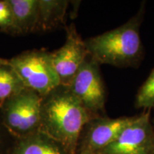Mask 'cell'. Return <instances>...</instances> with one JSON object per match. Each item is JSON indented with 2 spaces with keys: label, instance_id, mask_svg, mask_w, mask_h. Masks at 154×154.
<instances>
[{
  "label": "cell",
  "instance_id": "obj_15",
  "mask_svg": "<svg viewBox=\"0 0 154 154\" xmlns=\"http://www.w3.org/2000/svg\"><path fill=\"white\" fill-rule=\"evenodd\" d=\"M8 63H9V59H3V58L0 57V66L8 64Z\"/></svg>",
  "mask_w": 154,
  "mask_h": 154
},
{
  "label": "cell",
  "instance_id": "obj_16",
  "mask_svg": "<svg viewBox=\"0 0 154 154\" xmlns=\"http://www.w3.org/2000/svg\"><path fill=\"white\" fill-rule=\"evenodd\" d=\"M149 154H154V138H153V143H152L151 149V151H150Z\"/></svg>",
  "mask_w": 154,
  "mask_h": 154
},
{
  "label": "cell",
  "instance_id": "obj_5",
  "mask_svg": "<svg viewBox=\"0 0 154 154\" xmlns=\"http://www.w3.org/2000/svg\"><path fill=\"white\" fill-rule=\"evenodd\" d=\"M99 66L88 54L68 86L86 110L95 116H104L106 101V90Z\"/></svg>",
  "mask_w": 154,
  "mask_h": 154
},
{
  "label": "cell",
  "instance_id": "obj_18",
  "mask_svg": "<svg viewBox=\"0 0 154 154\" xmlns=\"http://www.w3.org/2000/svg\"><path fill=\"white\" fill-rule=\"evenodd\" d=\"M153 127H154V120H153Z\"/></svg>",
  "mask_w": 154,
  "mask_h": 154
},
{
  "label": "cell",
  "instance_id": "obj_13",
  "mask_svg": "<svg viewBox=\"0 0 154 154\" xmlns=\"http://www.w3.org/2000/svg\"><path fill=\"white\" fill-rule=\"evenodd\" d=\"M135 106L144 110L154 108V69L138 88L135 99Z\"/></svg>",
  "mask_w": 154,
  "mask_h": 154
},
{
  "label": "cell",
  "instance_id": "obj_17",
  "mask_svg": "<svg viewBox=\"0 0 154 154\" xmlns=\"http://www.w3.org/2000/svg\"><path fill=\"white\" fill-rule=\"evenodd\" d=\"M79 154H95V153H88V152L82 151V152H79Z\"/></svg>",
  "mask_w": 154,
  "mask_h": 154
},
{
  "label": "cell",
  "instance_id": "obj_11",
  "mask_svg": "<svg viewBox=\"0 0 154 154\" xmlns=\"http://www.w3.org/2000/svg\"><path fill=\"white\" fill-rule=\"evenodd\" d=\"M12 10L16 34L38 31L37 0H8Z\"/></svg>",
  "mask_w": 154,
  "mask_h": 154
},
{
  "label": "cell",
  "instance_id": "obj_6",
  "mask_svg": "<svg viewBox=\"0 0 154 154\" xmlns=\"http://www.w3.org/2000/svg\"><path fill=\"white\" fill-rule=\"evenodd\" d=\"M136 117L137 115L111 119L99 116L91 119L83 128L77 151L99 154L112 143Z\"/></svg>",
  "mask_w": 154,
  "mask_h": 154
},
{
  "label": "cell",
  "instance_id": "obj_4",
  "mask_svg": "<svg viewBox=\"0 0 154 154\" xmlns=\"http://www.w3.org/2000/svg\"><path fill=\"white\" fill-rule=\"evenodd\" d=\"M43 97L24 88L2 104L4 124L21 138L38 131L41 123Z\"/></svg>",
  "mask_w": 154,
  "mask_h": 154
},
{
  "label": "cell",
  "instance_id": "obj_1",
  "mask_svg": "<svg viewBox=\"0 0 154 154\" xmlns=\"http://www.w3.org/2000/svg\"><path fill=\"white\" fill-rule=\"evenodd\" d=\"M94 117L68 86L60 85L43 97L38 131L62 146L69 154H76L83 128Z\"/></svg>",
  "mask_w": 154,
  "mask_h": 154
},
{
  "label": "cell",
  "instance_id": "obj_8",
  "mask_svg": "<svg viewBox=\"0 0 154 154\" xmlns=\"http://www.w3.org/2000/svg\"><path fill=\"white\" fill-rule=\"evenodd\" d=\"M66 42L59 49L51 52L53 66L61 85L69 86L82 64L88 56L85 42L74 24L66 27Z\"/></svg>",
  "mask_w": 154,
  "mask_h": 154
},
{
  "label": "cell",
  "instance_id": "obj_10",
  "mask_svg": "<svg viewBox=\"0 0 154 154\" xmlns=\"http://www.w3.org/2000/svg\"><path fill=\"white\" fill-rule=\"evenodd\" d=\"M69 2L37 0L38 31H51L64 24Z\"/></svg>",
  "mask_w": 154,
  "mask_h": 154
},
{
  "label": "cell",
  "instance_id": "obj_12",
  "mask_svg": "<svg viewBox=\"0 0 154 154\" xmlns=\"http://www.w3.org/2000/svg\"><path fill=\"white\" fill-rule=\"evenodd\" d=\"M24 84L10 65L0 66V103L24 90Z\"/></svg>",
  "mask_w": 154,
  "mask_h": 154
},
{
  "label": "cell",
  "instance_id": "obj_14",
  "mask_svg": "<svg viewBox=\"0 0 154 154\" xmlns=\"http://www.w3.org/2000/svg\"><path fill=\"white\" fill-rule=\"evenodd\" d=\"M0 29L16 34L14 17L8 0H0Z\"/></svg>",
  "mask_w": 154,
  "mask_h": 154
},
{
  "label": "cell",
  "instance_id": "obj_2",
  "mask_svg": "<svg viewBox=\"0 0 154 154\" xmlns=\"http://www.w3.org/2000/svg\"><path fill=\"white\" fill-rule=\"evenodd\" d=\"M144 13L145 5L142 4L138 12L124 24L84 40L89 56L100 65L137 67L144 54L140 36Z\"/></svg>",
  "mask_w": 154,
  "mask_h": 154
},
{
  "label": "cell",
  "instance_id": "obj_3",
  "mask_svg": "<svg viewBox=\"0 0 154 154\" xmlns=\"http://www.w3.org/2000/svg\"><path fill=\"white\" fill-rule=\"evenodd\" d=\"M9 62L24 87L42 97L61 85L51 52L37 49L26 51L9 59Z\"/></svg>",
  "mask_w": 154,
  "mask_h": 154
},
{
  "label": "cell",
  "instance_id": "obj_7",
  "mask_svg": "<svg viewBox=\"0 0 154 154\" xmlns=\"http://www.w3.org/2000/svg\"><path fill=\"white\" fill-rule=\"evenodd\" d=\"M154 138L151 109L137 115L136 120L99 154H149Z\"/></svg>",
  "mask_w": 154,
  "mask_h": 154
},
{
  "label": "cell",
  "instance_id": "obj_9",
  "mask_svg": "<svg viewBox=\"0 0 154 154\" xmlns=\"http://www.w3.org/2000/svg\"><path fill=\"white\" fill-rule=\"evenodd\" d=\"M13 154H69L56 140L39 131L21 138Z\"/></svg>",
  "mask_w": 154,
  "mask_h": 154
}]
</instances>
